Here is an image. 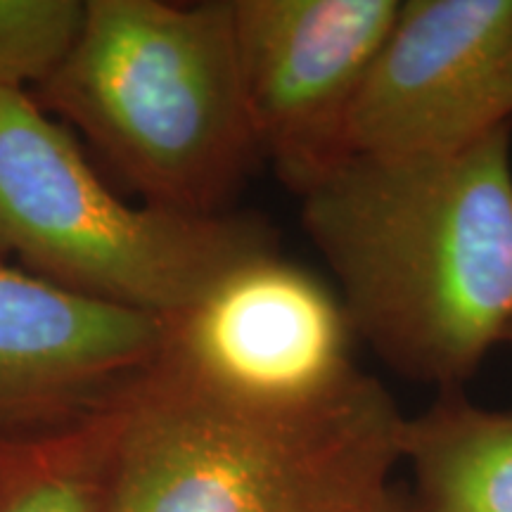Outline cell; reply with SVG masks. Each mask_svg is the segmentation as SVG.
<instances>
[{"label": "cell", "instance_id": "10", "mask_svg": "<svg viewBox=\"0 0 512 512\" xmlns=\"http://www.w3.org/2000/svg\"><path fill=\"white\" fill-rule=\"evenodd\" d=\"M110 399L55 425L0 432V512H110Z\"/></svg>", "mask_w": 512, "mask_h": 512}, {"label": "cell", "instance_id": "12", "mask_svg": "<svg viewBox=\"0 0 512 512\" xmlns=\"http://www.w3.org/2000/svg\"><path fill=\"white\" fill-rule=\"evenodd\" d=\"M373 512H411V508H408L406 503H401L399 498H396L392 491H389L387 498H384V501L377 505Z\"/></svg>", "mask_w": 512, "mask_h": 512}, {"label": "cell", "instance_id": "3", "mask_svg": "<svg viewBox=\"0 0 512 512\" xmlns=\"http://www.w3.org/2000/svg\"><path fill=\"white\" fill-rule=\"evenodd\" d=\"M41 93L155 207L223 214L261 159L230 0H88Z\"/></svg>", "mask_w": 512, "mask_h": 512}, {"label": "cell", "instance_id": "9", "mask_svg": "<svg viewBox=\"0 0 512 512\" xmlns=\"http://www.w3.org/2000/svg\"><path fill=\"white\" fill-rule=\"evenodd\" d=\"M411 512H512V408H484L458 389L406 420Z\"/></svg>", "mask_w": 512, "mask_h": 512}, {"label": "cell", "instance_id": "6", "mask_svg": "<svg viewBox=\"0 0 512 512\" xmlns=\"http://www.w3.org/2000/svg\"><path fill=\"white\" fill-rule=\"evenodd\" d=\"M512 126V0H401L349 157L451 155Z\"/></svg>", "mask_w": 512, "mask_h": 512}, {"label": "cell", "instance_id": "4", "mask_svg": "<svg viewBox=\"0 0 512 512\" xmlns=\"http://www.w3.org/2000/svg\"><path fill=\"white\" fill-rule=\"evenodd\" d=\"M268 252L278 240L259 216L119 200L27 93H0V256L174 325L233 268Z\"/></svg>", "mask_w": 512, "mask_h": 512}, {"label": "cell", "instance_id": "13", "mask_svg": "<svg viewBox=\"0 0 512 512\" xmlns=\"http://www.w3.org/2000/svg\"><path fill=\"white\" fill-rule=\"evenodd\" d=\"M503 344H508V347L512 349V323H510L508 332H505V339H503Z\"/></svg>", "mask_w": 512, "mask_h": 512}, {"label": "cell", "instance_id": "2", "mask_svg": "<svg viewBox=\"0 0 512 512\" xmlns=\"http://www.w3.org/2000/svg\"><path fill=\"white\" fill-rule=\"evenodd\" d=\"M110 512H373L406 420L358 373L304 403L249 401L169 351L110 399Z\"/></svg>", "mask_w": 512, "mask_h": 512}, {"label": "cell", "instance_id": "7", "mask_svg": "<svg viewBox=\"0 0 512 512\" xmlns=\"http://www.w3.org/2000/svg\"><path fill=\"white\" fill-rule=\"evenodd\" d=\"M342 299L268 252L233 268L171 325L169 351L223 392L264 403L323 399L358 373Z\"/></svg>", "mask_w": 512, "mask_h": 512}, {"label": "cell", "instance_id": "5", "mask_svg": "<svg viewBox=\"0 0 512 512\" xmlns=\"http://www.w3.org/2000/svg\"><path fill=\"white\" fill-rule=\"evenodd\" d=\"M259 155L299 197L349 159L351 114L401 0H230Z\"/></svg>", "mask_w": 512, "mask_h": 512}, {"label": "cell", "instance_id": "11", "mask_svg": "<svg viewBox=\"0 0 512 512\" xmlns=\"http://www.w3.org/2000/svg\"><path fill=\"white\" fill-rule=\"evenodd\" d=\"M86 3L0 0V93L43 86L72 53Z\"/></svg>", "mask_w": 512, "mask_h": 512}, {"label": "cell", "instance_id": "8", "mask_svg": "<svg viewBox=\"0 0 512 512\" xmlns=\"http://www.w3.org/2000/svg\"><path fill=\"white\" fill-rule=\"evenodd\" d=\"M171 325L0 261V432L105 403L164 354Z\"/></svg>", "mask_w": 512, "mask_h": 512}, {"label": "cell", "instance_id": "1", "mask_svg": "<svg viewBox=\"0 0 512 512\" xmlns=\"http://www.w3.org/2000/svg\"><path fill=\"white\" fill-rule=\"evenodd\" d=\"M302 226L354 335L396 373L460 389L512 323V126L434 157H349Z\"/></svg>", "mask_w": 512, "mask_h": 512}]
</instances>
